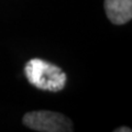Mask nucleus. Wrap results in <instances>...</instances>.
I'll return each mask as SVG.
<instances>
[{
	"instance_id": "f03ea898",
	"label": "nucleus",
	"mask_w": 132,
	"mask_h": 132,
	"mask_svg": "<svg viewBox=\"0 0 132 132\" xmlns=\"http://www.w3.org/2000/svg\"><path fill=\"white\" fill-rule=\"evenodd\" d=\"M22 122L31 130L39 132H72L74 130L71 119L50 110L27 112L23 116Z\"/></svg>"
},
{
	"instance_id": "7ed1b4c3",
	"label": "nucleus",
	"mask_w": 132,
	"mask_h": 132,
	"mask_svg": "<svg viewBox=\"0 0 132 132\" xmlns=\"http://www.w3.org/2000/svg\"><path fill=\"white\" fill-rule=\"evenodd\" d=\"M107 18L116 26H122L132 19V0H105Z\"/></svg>"
},
{
	"instance_id": "f257e3e1",
	"label": "nucleus",
	"mask_w": 132,
	"mask_h": 132,
	"mask_svg": "<svg viewBox=\"0 0 132 132\" xmlns=\"http://www.w3.org/2000/svg\"><path fill=\"white\" fill-rule=\"evenodd\" d=\"M24 74L32 86L53 93L63 89L67 80L66 74L59 66L40 59L29 61L24 66Z\"/></svg>"
},
{
	"instance_id": "20e7f679",
	"label": "nucleus",
	"mask_w": 132,
	"mask_h": 132,
	"mask_svg": "<svg viewBox=\"0 0 132 132\" xmlns=\"http://www.w3.org/2000/svg\"><path fill=\"white\" fill-rule=\"evenodd\" d=\"M131 131L132 130L128 127H121V128H118V129L114 130V132H131Z\"/></svg>"
}]
</instances>
